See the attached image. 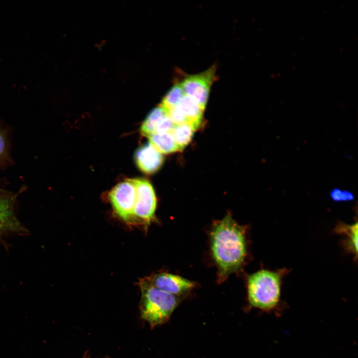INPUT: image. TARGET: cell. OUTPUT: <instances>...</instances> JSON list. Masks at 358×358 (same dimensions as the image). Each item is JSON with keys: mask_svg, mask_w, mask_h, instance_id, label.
Wrapping results in <instances>:
<instances>
[{"mask_svg": "<svg viewBox=\"0 0 358 358\" xmlns=\"http://www.w3.org/2000/svg\"><path fill=\"white\" fill-rule=\"evenodd\" d=\"M142 318L151 327L163 324L170 319L179 302V296L162 290L147 278L140 282Z\"/></svg>", "mask_w": 358, "mask_h": 358, "instance_id": "obj_3", "label": "cell"}, {"mask_svg": "<svg viewBox=\"0 0 358 358\" xmlns=\"http://www.w3.org/2000/svg\"><path fill=\"white\" fill-rule=\"evenodd\" d=\"M180 83L175 84L163 97L160 105L166 111L177 106L184 95Z\"/></svg>", "mask_w": 358, "mask_h": 358, "instance_id": "obj_15", "label": "cell"}, {"mask_svg": "<svg viewBox=\"0 0 358 358\" xmlns=\"http://www.w3.org/2000/svg\"><path fill=\"white\" fill-rule=\"evenodd\" d=\"M26 229L16 217L13 199L0 190V237L9 233L24 234Z\"/></svg>", "mask_w": 358, "mask_h": 358, "instance_id": "obj_8", "label": "cell"}, {"mask_svg": "<svg viewBox=\"0 0 358 358\" xmlns=\"http://www.w3.org/2000/svg\"><path fill=\"white\" fill-rule=\"evenodd\" d=\"M196 128L189 123L175 125L171 132L179 151H181L190 142Z\"/></svg>", "mask_w": 358, "mask_h": 358, "instance_id": "obj_13", "label": "cell"}, {"mask_svg": "<svg viewBox=\"0 0 358 358\" xmlns=\"http://www.w3.org/2000/svg\"><path fill=\"white\" fill-rule=\"evenodd\" d=\"M177 106L188 122L196 129L200 127L202 122L204 109L197 102L184 94Z\"/></svg>", "mask_w": 358, "mask_h": 358, "instance_id": "obj_10", "label": "cell"}, {"mask_svg": "<svg viewBox=\"0 0 358 358\" xmlns=\"http://www.w3.org/2000/svg\"><path fill=\"white\" fill-rule=\"evenodd\" d=\"M148 279L157 288L178 296L186 294L195 286L189 279L168 272L159 273Z\"/></svg>", "mask_w": 358, "mask_h": 358, "instance_id": "obj_7", "label": "cell"}, {"mask_svg": "<svg viewBox=\"0 0 358 358\" xmlns=\"http://www.w3.org/2000/svg\"><path fill=\"white\" fill-rule=\"evenodd\" d=\"M335 232L346 236V240L344 243L346 249L357 258L358 254L357 222L351 225L340 223L336 227Z\"/></svg>", "mask_w": 358, "mask_h": 358, "instance_id": "obj_11", "label": "cell"}, {"mask_svg": "<svg viewBox=\"0 0 358 358\" xmlns=\"http://www.w3.org/2000/svg\"><path fill=\"white\" fill-rule=\"evenodd\" d=\"M109 198L114 211L120 218L128 222L134 220L136 191L130 179L114 187L109 194Z\"/></svg>", "mask_w": 358, "mask_h": 358, "instance_id": "obj_6", "label": "cell"}, {"mask_svg": "<svg viewBox=\"0 0 358 358\" xmlns=\"http://www.w3.org/2000/svg\"><path fill=\"white\" fill-rule=\"evenodd\" d=\"M286 270L262 269L247 278V294L250 305L263 311H270L278 304L282 277Z\"/></svg>", "mask_w": 358, "mask_h": 358, "instance_id": "obj_2", "label": "cell"}, {"mask_svg": "<svg viewBox=\"0 0 358 358\" xmlns=\"http://www.w3.org/2000/svg\"><path fill=\"white\" fill-rule=\"evenodd\" d=\"M136 191L134 209L135 218H138L147 224L155 219L157 199L155 190L150 182L145 179H130Z\"/></svg>", "mask_w": 358, "mask_h": 358, "instance_id": "obj_5", "label": "cell"}, {"mask_svg": "<svg viewBox=\"0 0 358 358\" xmlns=\"http://www.w3.org/2000/svg\"><path fill=\"white\" fill-rule=\"evenodd\" d=\"M135 159L139 169L148 174L157 171L164 162L162 154L150 143L142 146L137 150Z\"/></svg>", "mask_w": 358, "mask_h": 358, "instance_id": "obj_9", "label": "cell"}, {"mask_svg": "<svg viewBox=\"0 0 358 358\" xmlns=\"http://www.w3.org/2000/svg\"><path fill=\"white\" fill-rule=\"evenodd\" d=\"M174 126L175 125L167 113L157 124L154 134L171 133Z\"/></svg>", "mask_w": 358, "mask_h": 358, "instance_id": "obj_17", "label": "cell"}, {"mask_svg": "<svg viewBox=\"0 0 358 358\" xmlns=\"http://www.w3.org/2000/svg\"><path fill=\"white\" fill-rule=\"evenodd\" d=\"M330 198L336 202H349L355 199L354 194L350 190L334 188L329 193Z\"/></svg>", "mask_w": 358, "mask_h": 358, "instance_id": "obj_16", "label": "cell"}, {"mask_svg": "<svg viewBox=\"0 0 358 358\" xmlns=\"http://www.w3.org/2000/svg\"><path fill=\"white\" fill-rule=\"evenodd\" d=\"M148 138L149 143L161 154L179 151L171 133L154 134Z\"/></svg>", "mask_w": 358, "mask_h": 358, "instance_id": "obj_12", "label": "cell"}, {"mask_svg": "<svg viewBox=\"0 0 358 358\" xmlns=\"http://www.w3.org/2000/svg\"><path fill=\"white\" fill-rule=\"evenodd\" d=\"M166 114V110L160 105L153 109L141 126L140 131L142 134L148 137L154 134L157 124Z\"/></svg>", "mask_w": 358, "mask_h": 358, "instance_id": "obj_14", "label": "cell"}, {"mask_svg": "<svg viewBox=\"0 0 358 358\" xmlns=\"http://www.w3.org/2000/svg\"><path fill=\"white\" fill-rule=\"evenodd\" d=\"M215 79L216 67L213 66L201 73L186 76L179 83L184 94L204 109Z\"/></svg>", "mask_w": 358, "mask_h": 358, "instance_id": "obj_4", "label": "cell"}, {"mask_svg": "<svg viewBox=\"0 0 358 358\" xmlns=\"http://www.w3.org/2000/svg\"><path fill=\"white\" fill-rule=\"evenodd\" d=\"M210 247L218 268V282H222L243 267L247 256L246 227L230 214L215 221L210 232Z\"/></svg>", "mask_w": 358, "mask_h": 358, "instance_id": "obj_1", "label": "cell"}, {"mask_svg": "<svg viewBox=\"0 0 358 358\" xmlns=\"http://www.w3.org/2000/svg\"><path fill=\"white\" fill-rule=\"evenodd\" d=\"M6 152V139L3 131L0 128V159L3 158Z\"/></svg>", "mask_w": 358, "mask_h": 358, "instance_id": "obj_18", "label": "cell"}]
</instances>
